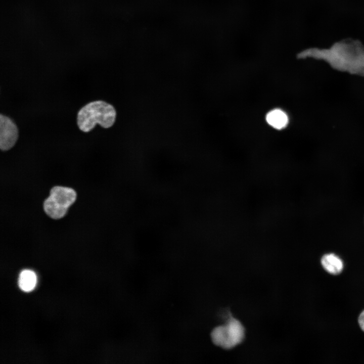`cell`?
<instances>
[{"mask_svg": "<svg viewBox=\"0 0 364 364\" xmlns=\"http://www.w3.org/2000/svg\"><path fill=\"white\" fill-rule=\"evenodd\" d=\"M297 57L323 60L336 70L364 76V46L358 40H343L329 49H307Z\"/></svg>", "mask_w": 364, "mask_h": 364, "instance_id": "1", "label": "cell"}, {"mask_svg": "<svg viewBox=\"0 0 364 364\" xmlns=\"http://www.w3.org/2000/svg\"><path fill=\"white\" fill-rule=\"evenodd\" d=\"M116 117V111L111 104L103 101L91 102L78 112L77 123L79 129L88 132L97 124L105 128L111 127Z\"/></svg>", "mask_w": 364, "mask_h": 364, "instance_id": "2", "label": "cell"}, {"mask_svg": "<svg viewBox=\"0 0 364 364\" xmlns=\"http://www.w3.org/2000/svg\"><path fill=\"white\" fill-rule=\"evenodd\" d=\"M245 329L242 322L232 315L225 323L215 327L210 337L216 346L225 350L234 348L241 344L245 337Z\"/></svg>", "mask_w": 364, "mask_h": 364, "instance_id": "3", "label": "cell"}, {"mask_svg": "<svg viewBox=\"0 0 364 364\" xmlns=\"http://www.w3.org/2000/svg\"><path fill=\"white\" fill-rule=\"evenodd\" d=\"M18 138V129L9 117L0 115V148L8 151L15 145Z\"/></svg>", "mask_w": 364, "mask_h": 364, "instance_id": "4", "label": "cell"}, {"mask_svg": "<svg viewBox=\"0 0 364 364\" xmlns=\"http://www.w3.org/2000/svg\"><path fill=\"white\" fill-rule=\"evenodd\" d=\"M50 197L58 205L68 209L76 200V193L70 188L55 186L51 190Z\"/></svg>", "mask_w": 364, "mask_h": 364, "instance_id": "5", "label": "cell"}, {"mask_svg": "<svg viewBox=\"0 0 364 364\" xmlns=\"http://www.w3.org/2000/svg\"><path fill=\"white\" fill-rule=\"evenodd\" d=\"M321 262L326 271L334 275L340 274L344 267L342 259L335 254L332 253L324 255L321 258Z\"/></svg>", "mask_w": 364, "mask_h": 364, "instance_id": "6", "label": "cell"}, {"mask_svg": "<svg viewBox=\"0 0 364 364\" xmlns=\"http://www.w3.org/2000/svg\"><path fill=\"white\" fill-rule=\"evenodd\" d=\"M265 119L268 125L278 130L284 129L289 123L288 115L280 109H274L269 111Z\"/></svg>", "mask_w": 364, "mask_h": 364, "instance_id": "7", "label": "cell"}, {"mask_svg": "<svg viewBox=\"0 0 364 364\" xmlns=\"http://www.w3.org/2000/svg\"><path fill=\"white\" fill-rule=\"evenodd\" d=\"M43 209L49 216L55 219L63 217L68 209L58 205L50 196L44 201Z\"/></svg>", "mask_w": 364, "mask_h": 364, "instance_id": "8", "label": "cell"}, {"mask_svg": "<svg viewBox=\"0 0 364 364\" xmlns=\"http://www.w3.org/2000/svg\"><path fill=\"white\" fill-rule=\"evenodd\" d=\"M36 283V276L33 271L25 269L20 274L18 285L22 290L29 292L34 288Z\"/></svg>", "mask_w": 364, "mask_h": 364, "instance_id": "9", "label": "cell"}, {"mask_svg": "<svg viewBox=\"0 0 364 364\" xmlns=\"http://www.w3.org/2000/svg\"><path fill=\"white\" fill-rule=\"evenodd\" d=\"M358 323L360 329L364 332V310L362 311L359 315Z\"/></svg>", "mask_w": 364, "mask_h": 364, "instance_id": "10", "label": "cell"}]
</instances>
